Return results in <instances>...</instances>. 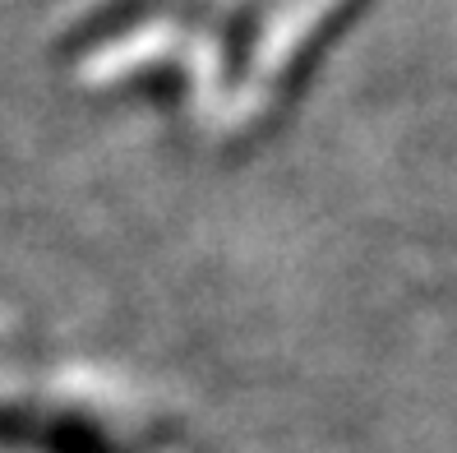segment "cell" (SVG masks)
<instances>
[{
	"label": "cell",
	"instance_id": "1",
	"mask_svg": "<svg viewBox=\"0 0 457 453\" xmlns=\"http://www.w3.org/2000/svg\"><path fill=\"white\" fill-rule=\"evenodd\" d=\"M0 453H129V449L93 416L0 407Z\"/></svg>",
	"mask_w": 457,
	"mask_h": 453
}]
</instances>
